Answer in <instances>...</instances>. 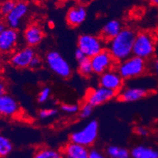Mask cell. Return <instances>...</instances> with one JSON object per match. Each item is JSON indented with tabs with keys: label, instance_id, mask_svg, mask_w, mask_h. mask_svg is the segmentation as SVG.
Wrapping results in <instances>:
<instances>
[{
	"label": "cell",
	"instance_id": "6da1fadb",
	"mask_svg": "<svg viewBox=\"0 0 158 158\" xmlns=\"http://www.w3.org/2000/svg\"><path fill=\"white\" fill-rule=\"evenodd\" d=\"M136 32L131 28H123L118 35L109 40L107 50L116 62H120L132 55Z\"/></svg>",
	"mask_w": 158,
	"mask_h": 158
},
{
	"label": "cell",
	"instance_id": "7a4b0ae2",
	"mask_svg": "<svg viewBox=\"0 0 158 158\" xmlns=\"http://www.w3.org/2000/svg\"><path fill=\"white\" fill-rule=\"evenodd\" d=\"M156 52V39L149 31H141L136 34L133 45L132 55L149 60Z\"/></svg>",
	"mask_w": 158,
	"mask_h": 158
},
{
	"label": "cell",
	"instance_id": "3957f363",
	"mask_svg": "<svg viewBox=\"0 0 158 158\" xmlns=\"http://www.w3.org/2000/svg\"><path fill=\"white\" fill-rule=\"evenodd\" d=\"M147 69L146 60L131 55L127 59L119 62L116 71L124 80H131L141 77Z\"/></svg>",
	"mask_w": 158,
	"mask_h": 158
},
{
	"label": "cell",
	"instance_id": "277c9868",
	"mask_svg": "<svg viewBox=\"0 0 158 158\" xmlns=\"http://www.w3.org/2000/svg\"><path fill=\"white\" fill-rule=\"evenodd\" d=\"M98 123L92 120L77 131H75L70 135V142L89 147L94 144L98 137Z\"/></svg>",
	"mask_w": 158,
	"mask_h": 158
},
{
	"label": "cell",
	"instance_id": "5b68a950",
	"mask_svg": "<svg viewBox=\"0 0 158 158\" xmlns=\"http://www.w3.org/2000/svg\"><path fill=\"white\" fill-rule=\"evenodd\" d=\"M46 64L49 69L62 79H68L72 76L73 69L68 61L56 51H49L46 54Z\"/></svg>",
	"mask_w": 158,
	"mask_h": 158
},
{
	"label": "cell",
	"instance_id": "8992f818",
	"mask_svg": "<svg viewBox=\"0 0 158 158\" xmlns=\"http://www.w3.org/2000/svg\"><path fill=\"white\" fill-rule=\"evenodd\" d=\"M77 47L84 52L86 57L91 58L104 50V40L92 34H82L78 37Z\"/></svg>",
	"mask_w": 158,
	"mask_h": 158
},
{
	"label": "cell",
	"instance_id": "52a82bcc",
	"mask_svg": "<svg viewBox=\"0 0 158 158\" xmlns=\"http://www.w3.org/2000/svg\"><path fill=\"white\" fill-rule=\"evenodd\" d=\"M29 12V4L24 0L16 1L13 10L6 17V23L9 28L18 29L22 21Z\"/></svg>",
	"mask_w": 158,
	"mask_h": 158
},
{
	"label": "cell",
	"instance_id": "ba28073f",
	"mask_svg": "<svg viewBox=\"0 0 158 158\" xmlns=\"http://www.w3.org/2000/svg\"><path fill=\"white\" fill-rule=\"evenodd\" d=\"M117 93L105 87H99L90 89L86 94L85 101L93 107L102 106L114 98Z\"/></svg>",
	"mask_w": 158,
	"mask_h": 158
},
{
	"label": "cell",
	"instance_id": "9c48e42d",
	"mask_svg": "<svg viewBox=\"0 0 158 158\" xmlns=\"http://www.w3.org/2000/svg\"><path fill=\"white\" fill-rule=\"evenodd\" d=\"M90 61L92 64L93 73L99 76L109 70L113 69L116 62L107 49H104L91 57Z\"/></svg>",
	"mask_w": 158,
	"mask_h": 158
},
{
	"label": "cell",
	"instance_id": "30bf717a",
	"mask_svg": "<svg viewBox=\"0 0 158 158\" xmlns=\"http://www.w3.org/2000/svg\"><path fill=\"white\" fill-rule=\"evenodd\" d=\"M35 55V51L33 47L27 46L14 51L11 55L10 62L14 68L24 69L29 68L30 63Z\"/></svg>",
	"mask_w": 158,
	"mask_h": 158
},
{
	"label": "cell",
	"instance_id": "8fae6325",
	"mask_svg": "<svg viewBox=\"0 0 158 158\" xmlns=\"http://www.w3.org/2000/svg\"><path fill=\"white\" fill-rule=\"evenodd\" d=\"M20 35L18 29L7 27L0 34V54H10L15 50L19 42Z\"/></svg>",
	"mask_w": 158,
	"mask_h": 158
},
{
	"label": "cell",
	"instance_id": "7c38bea8",
	"mask_svg": "<svg viewBox=\"0 0 158 158\" xmlns=\"http://www.w3.org/2000/svg\"><path fill=\"white\" fill-rule=\"evenodd\" d=\"M98 83L99 86L117 93L123 87V79L116 70L110 69L100 75Z\"/></svg>",
	"mask_w": 158,
	"mask_h": 158
},
{
	"label": "cell",
	"instance_id": "4fadbf2b",
	"mask_svg": "<svg viewBox=\"0 0 158 158\" xmlns=\"http://www.w3.org/2000/svg\"><path fill=\"white\" fill-rule=\"evenodd\" d=\"M44 35H45L42 27L37 23H32L24 29L23 37L24 42L28 47H34L43 42Z\"/></svg>",
	"mask_w": 158,
	"mask_h": 158
},
{
	"label": "cell",
	"instance_id": "5bb4252c",
	"mask_svg": "<svg viewBox=\"0 0 158 158\" xmlns=\"http://www.w3.org/2000/svg\"><path fill=\"white\" fill-rule=\"evenodd\" d=\"M20 106L13 96L5 94L0 96V116L13 117L18 114Z\"/></svg>",
	"mask_w": 158,
	"mask_h": 158
},
{
	"label": "cell",
	"instance_id": "9a60e30c",
	"mask_svg": "<svg viewBox=\"0 0 158 158\" xmlns=\"http://www.w3.org/2000/svg\"><path fill=\"white\" fill-rule=\"evenodd\" d=\"M148 90L143 87H128L122 89L118 98L123 102H135L148 95Z\"/></svg>",
	"mask_w": 158,
	"mask_h": 158
},
{
	"label": "cell",
	"instance_id": "2e32d148",
	"mask_svg": "<svg viewBox=\"0 0 158 158\" xmlns=\"http://www.w3.org/2000/svg\"><path fill=\"white\" fill-rule=\"evenodd\" d=\"M87 12L85 7L82 5L71 7L66 14V21L71 27H78L85 21Z\"/></svg>",
	"mask_w": 158,
	"mask_h": 158
},
{
	"label": "cell",
	"instance_id": "e0dca14e",
	"mask_svg": "<svg viewBox=\"0 0 158 158\" xmlns=\"http://www.w3.org/2000/svg\"><path fill=\"white\" fill-rule=\"evenodd\" d=\"M61 153L64 158H88L89 149L85 146L70 142L64 145Z\"/></svg>",
	"mask_w": 158,
	"mask_h": 158
},
{
	"label": "cell",
	"instance_id": "ac0fdd59",
	"mask_svg": "<svg viewBox=\"0 0 158 158\" xmlns=\"http://www.w3.org/2000/svg\"><path fill=\"white\" fill-rule=\"evenodd\" d=\"M123 29L122 24L117 20H110L104 24L101 31V38L105 41H109L114 38Z\"/></svg>",
	"mask_w": 158,
	"mask_h": 158
},
{
	"label": "cell",
	"instance_id": "d6986e66",
	"mask_svg": "<svg viewBox=\"0 0 158 158\" xmlns=\"http://www.w3.org/2000/svg\"><path fill=\"white\" fill-rule=\"evenodd\" d=\"M131 158H158V151L149 146L139 145L131 150Z\"/></svg>",
	"mask_w": 158,
	"mask_h": 158
},
{
	"label": "cell",
	"instance_id": "ffe728a7",
	"mask_svg": "<svg viewBox=\"0 0 158 158\" xmlns=\"http://www.w3.org/2000/svg\"><path fill=\"white\" fill-rule=\"evenodd\" d=\"M33 158H64L61 151L51 147L38 148L34 153Z\"/></svg>",
	"mask_w": 158,
	"mask_h": 158
},
{
	"label": "cell",
	"instance_id": "44dd1931",
	"mask_svg": "<svg viewBox=\"0 0 158 158\" xmlns=\"http://www.w3.org/2000/svg\"><path fill=\"white\" fill-rule=\"evenodd\" d=\"M106 155L110 158H130L131 153L128 149L116 145H110L106 149Z\"/></svg>",
	"mask_w": 158,
	"mask_h": 158
},
{
	"label": "cell",
	"instance_id": "7402d4cb",
	"mask_svg": "<svg viewBox=\"0 0 158 158\" xmlns=\"http://www.w3.org/2000/svg\"><path fill=\"white\" fill-rule=\"evenodd\" d=\"M13 146L11 141L4 135L0 133V158L7 156L13 151Z\"/></svg>",
	"mask_w": 158,
	"mask_h": 158
},
{
	"label": "cell",
	"instance_id": "603a6c76",
	"mask_svg": "<svg viewBox=\"0 0 158 158\" xmlns=\"http://www.w3.org/2000/svg\"><path fill=\"white\" fill-rule=\"evenodd\" d=\"M78 72L81 76L84 77H90L94 73L90 58L86 57L85 59L78 62Z\"/></svg>",
	"mask_w": 158,
	"mask_h": 158
},
{
	"label": "cell",
	"instance_id": "cb8c5ba5",
	"mask_svg": "<svg viewBox=\"0 0 158 158\" xmlns=\"http://www.w3.org/2000/svg\"><path fill=\"white\" fill-rule=\"evenodd\" d=\"M15 0H6L0 4V17L6 18L15 6Z\"/></svg>",
	"mask_w": 158,
	"mask_h": 158
},
{
	"label": "cell",
	"instance_id": "d4e9b609",
	"mask_svg": "<svg viewBox=\"0 0 158 158\" xmlns=\"http://www.w3.org/2000/svg\"><path fill=\"white\" fill-rule=\"evenodd\" d=\"M61 110L66 114L73 115L79 113L80 106L76 103H64L61 106Z\"/></svg>",
	"mask_w": 158,
	"mask_h": 158
},
{
	"label": "cell",
	"instance_id": "484cf974",
	"mask_svg": "<svg viewBox=\"0 0 158 158\" xmlns=\"http://www.w3.org/2000/svg\"><path fill=\"white\" fill-rule=\"evenodd\" d=\"M94 110V107L91 105L88 104L87 102L84 103L81 107H80V111H79V116L81 119H87L91 116Z\"/></svg>",
	"mask_w": 158,
	"mask_h": 158
},
{
	"label": "cell",
	"instance_id": "4316f807",
	"mask_svg": "<svg viewBox=\"0 0 158 158\" xmlns=\"http://www.w3.org/2000/svg\"><path fill=\"white\" fill-rule=\"evenodd\" d=\"M57 114V110L54 108H46V109H42L39 112V117L41 120H48L54 117Z\"/></svg>",
	"mask_w": 158,
	"mask_h": 158
},
{
	"label": "cell",
	"instance_id": "83f0119b",
	"mask_svg": "<svg viewBox=\"0 0 158 158\" xmlns=\"http://www.w3.org/2000/svg\"><path fill=\"white\" fill-rule=\"evenodd\" d=\"M51 89L49 87H44L40 90L38 94V102L41 104L46 103L51 98Z\"/></svg>",
	"mask_w": 158,
	"mask_h": 158
},
{
	"label": "cell",
	"instance_id": "f1b7e54d",
	"mask_svg": "<svg viewBox=\"0 0 158 158\" xmlns=\"http://www.w3.org/2000/svg\"><path fill=\"white\" fill-rule=\"evenodd\" d=\"M88 158H107V156L98 149H92L89 150Z\"/></svg>",
	"mask_w": 158,
	"mask_h": 158
},
{
	"label": "cell",
	"instance_id": "f546056e",
	"mask_svg": "<svg viewBox=\"0 0 158 158\" xmlns=\"http://www.w3.org/2000/svg\"><path fill=\"white\" fill-rule=\"evenodd\" d=\"M41 64H42V60L38 55H35L30 63L29 68L31 69H37L40 68Z\"/></svg>",
	"mask_w": 158,
	"mask_h": 158
},
{
	"label": "cell",
	"instance_id": "4dcf8cb0",
	"mask_svg": "<svg viewBox=\"0 0 158 158\" xmlns=\"http://www.w3.org/2000/svg\"><path fill=\"white\" fill-rule=\"evenodd\" d=\"M135 133L139 136H143V137H146L149 135V130L146 128L144 126H138L135 128Z\"/></svg>",
	"mask_w": 158,
	"mask_h": 158
},
{
	"label": "cell",
	"instance_id": "1f68e13d",
	"mask_svg": "<svg viewBox=\"0 0 158 158\" xmlns=\"http://www.w3.org/2000/svg\"><path fill=\"white\" fill-rule=\"evenodd\" d=\"M86 55L84 54V52L82 51H80V49L77 48V51H75V58H76V60H77L78 62H80V61H83L84 59H85L86 58Z\"/></svg>",
	"mask_w": 158,
	"mask_h": 158
},
{
	"label": "cell",
	"instance_id": "d6a6232c",
	"mask_svg": "<svg viewBox=\"0 0 158 158\" xmlns=\"http://www.w3.org/2000/svg\"><path fill=\"white\" fill-rule=\"evenodd\" d=\"M150 68H151V71L153 72V74L158 76V57H156L153 59Z\"/></svg>",
	"mask_w": 158,
	"mask_h": 158
},
{
	"label": "cell",
	"instance_id": "836d02e7",
	"mask_svg": "<svg viewBox=\"0 0 158 158\" xmlns=\"http://www.w3.org/2000/svg\"><path fill=\"white\" fill-rule=\"evenodd\" d=\"M7 86L3 80H0V96L6 94Z\"/></svg>",
	"mask_w": 158,
	"mask_h": 158
},
{
	"label": "cell",
	"instance_id": "e575fe53",
	"mask_svg": "<svg viewBox=\"0 0 158 158\" xmlns=\"http://www.w3.org/2000/svg\"><path fill=\"white\" fill-rule=\"evenodd\" d=\"M7 28V24L6 23V21L2 19V17H0V34Z\"/></svg>",
	"mask_w": 158,
	"mask_h": 158
},
{
	"label": "cell",
	"instance_id": "d590c367",
	"mask_svg": "<svg viewBox=\"0 0 158 158\" xmlns=\"http://www.w3.org/2000/svg\"><path fill=\"white\" fill-rule=\"evenodd\" d=\"M148 1H149V3L151 4V5L158 7V0H148Z\"/></svg>",
	"mask_w": 158,
	"mask_h": 158
},
{
	"label": "cell",
	"instance_id": "8d00e7d4",
	"mask_svg": "<svg viewBox=\"0 0 158 158\" xmlns=\"http://www.w3.org/2000/svg\"><path fill=\"white\" fill-rule=\"evenodd\" d=\"M81 1H82V2H84V3H86V2H90L91 0H81Z\"/></svg>",
	"mask_w": 158,
	"mask_h": 158
}]
</instances>
